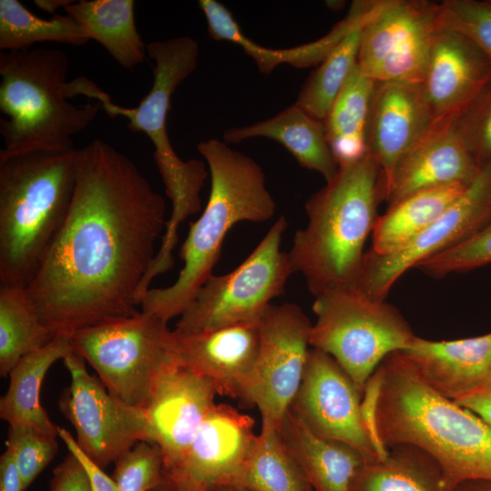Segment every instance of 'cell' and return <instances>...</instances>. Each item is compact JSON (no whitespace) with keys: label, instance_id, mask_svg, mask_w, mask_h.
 <instances>
[{"label":"cell","instance_id":"6da1fadb","mask_svg":"<svg viewBox=\"0 0 491 491\" xmlns=\"http://www.w3.org/2000/svg\"><path fill=\"white\" fill-rule=\"evenodd\" d=\"M165 216L163 196L129 157L101 139L77 148L68 214L25 287L42 324L71 335L137 314Z\"/></svg>","mask_w":491,"mask_h":491},{"label":"cell","instance_id":"7a4b0ae2","mask_svg":"<svg viewBox=\"0 0 491 491\" xmlns=\"http://www.w3.org/2000/svg\"><path fill=\"white\" fill-rule=\"evenodd\" d=\"M378 369L377 426L385 446H411L440 467L452 491L466 480L491 481V426L431 388L401 351Z\"/></svg>","mask_w":491,"mask_h":491},{"label":"cell","instance_id":"3957f363","mask_svg":"<svg viewBox=\"0 0 491 491\" xmlns=\"http://www.w3.org/2000/svg\"><path fill=\"white\" fill-rule=\"evenodd\" d=\"M207 163L211 189L200 217L190 224L179 256L184 262L169 286L149 288L142 311L167 323L181 316L213 275L227 232L238 222L262 223L276 213L261 166L224 141L209 138L197 145Z\"/></svg>","mask_w":491,"mask_h":491},{"label":"cell","instance_id":"277c9868","mask_svg":"<svg viewBox=\"0 0 491 491\" xmlns=\"http://www.w3.org/2000/svg\"><path fill=\"white\" fill-rule=\"evenodd\" d=\"M381 199V172L368 154L339 166L307 199V225L296 231L287 256L293 273L305 276L315 297L356 286Z\"/></svg>","mask_w":491,"mask_h":491},{"label":"cell","instance_id":"5b68a950","mask_svg":"<svg viewBox=\"0 0 491 491\" xmlns=\"http://www.w3.org/2000/svg\"><path fill=\"white\" fill-rule=\"evenodd\" d=\"M77 148L0 153V281L26 287L68 214Z\"/></svg>","mask_w":491,"mask_h":491},{"label":"cell","instance_id":"8992f818","mask_svg":"<svg viewBox=\"0 0 491 491\" xmlns=\"http://www.w3.org/2000/svg\"><path fill=\"white\" fill-rule=\"evenodd\" d=\"M69 58L59 48L0 53L1 154L64 152L75 148L74 136L103 110L100 103L68 101Z\"/></svg>","mask_w":491,"mask_h":491},{"label":"cell","instance_id":"52a82bcc","mask_svg":"<svg viewBox=\"0 0 491 491\" xmlns=\"http://www.w3.org/2000/svg\"><path fill=\"white\" fill-rule=\"evenodd\" d=\"M146 53L154 60V81L150 91L135 107L115 104L111 96L94 82L80 76L67 83L66 95L94 98L111 117L128 120L127 127L147 135L154 145V159L172 204L166 222L170 234L179 225L201 210L200 192L208 176L205 163L198 159L182 160L175 152L166 129V116L173 93L196 68L199 48L189 36L152 41Z\"/></svg>","mask_w":491,"mask_h":491},{"label":"cell","instance_id":"ba28073f","mask_svg":"<svg viewBox=\"0 0 491 491\" xmlns=\"http://www.w3.org/2000/svg\"><path fill=\"white\" fill-rule=\"evenodd\" d=\"M313 312L310 346L332 356L361 394L385 358L416 336L397 309L356 286L318 295Z\"/></svg>","mask_w":491,"mask_h":491},{"label":"cell","instance_id":"9c48e42d","mask_svg":"<svg viewBox=\"0 0 491 491\" xmlns=\"http://www.w3.org/2000/svg\"><path fill=\"white\" fill-rule=\"evenodd\" d=\"M286 226V217L279 216L237 267L225 275H212L180 316L175 330L195 334L259 323L293 274L287 253L281 250Z\"/></svg>","mask_w":491,"mask_h":491},{"label":"cell","instance_id":"30bf717a","mask_svg":"<svg viewBox=\"0 0 491 491\" xmlns=\"http://www.w3.org/2000/svg\"><path fill=\"white\" fill-rule=\"evenodd\" d=\"M167 330V323L141 311L105 319L70 336L75 353L94 368L106 389L144 409L169 358L164 344Z\"/></svg>","mask_w":491,"mask_h":491},{"label":"cell","instance_id":"8fae6325","mask_svg":"<svg viewBox=\"0 0 491 491\" xmlns=\"http://www.w3.org/2000/svg\"><path fill=\"white\" fill-rule=\"evenodd\" d=\"M438 4L386 0L362 30L358 65L376 82L422 83L435 35Z\"/></svg>","mask_w":491,"mask_h":491},{"label":"cell","instance_id":"7c38bea8","mask_svg":"<svg viewBox=\"0 0 491 491\" xmlns=\"http://www.w3.org/2000/svg\"><path fill=\"white\" fill-rule=\"evenodd\" d=\"M259 349L245 399L279 429L307 364L312 324L294 303L270 305L258 324Z\"/></svg>","mask_w":491,"mask_h":491},{"label":"cell","instance_id":"4fadbf2b","mask_svg":"<svg viewBox=\"0 0 491 491\" xmlns=\"http://www.w3.org/2000/svg\"><path fill=\"white\" fill-rule=\"evenodd\" d=\"M71 377L59 406L76 433L83 451L102 468L140 441L148 442L144 410L113 396L91 376L75 351L63 359Z\"/></svg>","mask_w":491,"mask_h":491},{"label":"cell","instance_id":"5bb4252c","mask_svg":"<svg viewBox=\"0 0 491 491\" xmlns=\"http://www.w3.org/2000/svg\"><path fill=\"white\" fill-rule=\"evenodd\" d=\"M491 220V165L449 208L399 249L383 256L366 252L356 286L375 299L385 300L409 269L467 238Z\"/></svg>","mask_w":491,"mask_h":491},{"label":"cell","instance_id":"9a60e30c","mask_svg":"<svg viewBox=\"0 0 491 491\" xmlns=\"http://www.w3.org/2000/svg\"><path fill=\"white\" fill-rule=\"evenodd\" d=\"M361 396L332 356L312 348L290 406L316 435L349 445L367 460H377L362 423Z\"/></svg>","mask_w":491,"mask_h":491},{"label":"cell","instance_id":"2e32d148","mask_svg":"<svg viewBox=\"0 0 491 491\" xmlns=\"http://www.w3.org/2000/svg\"><path fill=\"white\" fill-rule=\"evenodd\" d=\"M216 395L208 379L169 356L143 409L148 442L160 449L165 472L184 456Z\"/></svg>","mask_w":491,"mask_h":491},{"label":"cell","instance_id":"e0dca14e","mask_svg":"<svg viewBox=\"0 0 491 491\" xmlns=\"http://www.w3.org/2000/svg\"><path fill=\"white\" fill-rule=\"evenodd\" d=\"M254 419L227 404H215L178 463L165 475L212 491L235 485L255 446Z\"/></svg>","mask_w":491,"mask_h":491},{"label":"cell","instance_id":"ac0fdd59","mask_svg":"<svg viewBox=\"0 0 491 491\" xmlns=\"http://www.w3.org/2000/svg\"><path fill=\"white\" fill-rule=\"evenodd\" d=\"M436 117L422 83L376 82L366 129L367 154L381 172L382 199L407 153L428 132Z\"/></svg>","mask_w":491,"mask_h":491},{"label":"cell","instance_id":"d6986e66","mask_svg":"<svg viewBox=\"0 0 491 491\" xmlns=\"http://www.w3.org/2000/svg\"><path fill=\"white\" fill-rule=\"evenodd\" d=\"M258 324L195 334L168 329L164 344L174 360L208 379L217 395L245 402L259 349Z\"/></svg>","mask_w":491,"mask_h":491},{"label":"cell","instance_id":"ffe728a7","mask_svg":"<svg viewBox=\"0 0 491 491\" xmlns=\"http://www.w3.org/2000/svg\"><path fill=\"white\" fill-rule=\"evenodd\" d=\"M482 167L459 131L456 115L436 119L424 137L398 165L385 200L449 184H471Z\"/></svg>","mask_w":491,"mask_h":491},{"label":"cell","instance_id":"44dd1931","mask_svg":"<svg viewBox=\"0 0 491 491\" xmlns=\"http://www.w3.org/2000/svg\"><path fill=\"white\" fill-rule=\"evenodd\" d=\"M491 81V62L468 37L440 26L422 82L436 118L462 111Z\"/></svg>","mask_w":491,"mask_h":491},{"label":"cell","instance_id":"7402d4cb","mask_svg":"<svg viewBox=\"0 0 491 491\" xmlns=\"http://www.w3.org/2000/svg\"><path fill=\"white\" fill-rule=\"evenodd\" d=\"M401 352L431 388L456 401L483 386L491 367V332L449 341L415 336Z\"/></svg>","mask_w":491,"mask_h":491},{"label":"cell","instance_id":"603a6c76","mask_svg":"<svg viewBox=\"0 0 491 491\" xmlns=\"http://www.w3.org/2000/svg\"><path fill=\"white\" fill-rule=\"evenodd\" d=\"M279 433L313 491H351L357 472L369 461L349 445L316 435L291 406Z\"/></svg>","mask_w":491,"mask_h":491},{"label":"cell","instance_id":"cb8c5ba5","mask_svg":"<svg viewBox=\"0 0 491 491\" xmlns=\"http://www.w3.org/2000/svg\"><path fill=\"white\" fill-rule=\"evenodd\" d=\"M255 137L279 143L301 166L319 173L326 183L338 172L323 121L314 118L296 103L271 118L226 129L223 141L237 144Z\"/></svg>","mask_w":491,"mask_h":491},{"label":"cell","instance_id":"d4e9b609","mask_svg":"<svg viewBox=\"0 0 491 491\" xmlns=\"http://www.w3.org/2000/svg\"><path fill=\"white\" fill-rule=\"evenodd\" d=\"M74 352L70 335H57L44 347L23 356L9 373V386L0 399V416L9 424L30 426L58 437L59 427L49 418L41 400V387L51 366Z\"/></svg>","mask_w":491,"mask_h":491},{"label":"cell","instance_id":"484cf974","mask_svg":"<svg viewBox=\"0 0 491 491\" xmlns=\"http://www.w3.org/2000/svg\"><path fill=\"white\" fill-rule=\"evenodd\" d=\"M133 0H81L65 11L89 40L98 42L125 69L134 70L145 59L146 45L135 22Z\"/></svg>","mask_w":491,"mask_h":491},{"label":"cell","instance_id":"4316f807","mask_svg":"<svg viewBox=\"0 0 491 491\" xmlns=\"http://www.w3.org/2000/svg\"><path fill=\"white\" fill-rule=\"evenodd\" d=\"M467 185L455 183L425 188L390 204L376 219L369 252L383 256L407 244L438 219Z\"/></svg>","mask_w":491,"mask_h":491},{"label":"cell","instance_id":"83f0119b","mask_svg":"<svg viewBox=\"0 0 491 491\" xmlns=\"http://www.w3.org/2000/svg\"><path fill=\"white\" fill-rule=\"evenodd\" d=\"M376 83L357 64L323 120L330 149L339 166L367 155L366 129Z\"/></svg>","mask_w":491,"mask_h":491},{"label":"cell","instance_id":"f1b7e54d","mask_svg":"<svg viewBox=\"0 0 491 491\" xmlns=\"http://www.w3.org/2000/svg\"><path fill=\"white\" fill-rule=\"evenodd\" d=\"M199 7L205 15L210 37L240 45L256 61L259 71L266 75L283 63L297 68L319 65L343 39L342 33L333 28L322 38L301 46L282 50L266 48L247 38L232 13L218 1L200 0Z\"/></svg>","mask_w":491,"mask_h":491},{"label":"cell","instance_id":"f546056e","mask_svg":"<svg viewBox=\"0 0 491 491\" xmlns=\"http://www.w3.org/2000/svg\"><path fill=\"white\" fill-rule=\"evenodd\" d=\"M383 460L366 461L351 491H451L438 465L424 451L396 446Z\"/></svg>","mask_w":491,"mask_h":491},{"label":"cell","instance_id":"4dcf8cb0","mask_svg":"<svg viewBox=\"0 0 491 491\" xmlns=\"http://www.w3.org/2000/svg\"><path fill=\"white\" fill-rule=\"evenodd\" d=\"M54 336L40 321L25 287H0V376L6 377L25 355L46 346Z\"/></svg>","mask_w":491,"mask_h":491},{"label":"cell","instance_id":"1f68e13d","mask_svg":"<svg viewBox=\"0 0 491 491\" xmlns=\"http://www.w3.org/2000/svg\"><path fill=\"white\" fill-rule=\"evenodd\" d=\"M233 486L253 491H313L286 449L279 429L266 423H262L251 456Z\"/></svg>","mask_w":491,"mask_h":491},{"label":"cell","instance_id":"d6a6232c","mask_svg":"<svg viewBox=\"0 0 491 491\" xmlns=\"http://www.w3.org/2000/svg\"><path fill=\"white\" fill-rule=\"evenodd\" d=\"M89 38L69 15L41 18L18 0H0V50L21 51L35 43L55 42L83 45Z\"/></svg>","mask_w":491,"mask_h":491},{"label":"cell","instance_id":"836d02e7","mask_svg":"<svg viewBox=\"0 0 491 491\" xmlns=\"http://www.w3.org/2000/svg\"><path fill=\"white\" fill-rule=\"evenodd\" d=\"M349 33L318 65L302 85L296 102L316 119L323 121L358 64L362 30Z\"/></svg>","mask_w":491,"mask_h":491},{"label":"cell","instance_id":"e575fe53","mask_svg":"<svg viewBox=\"0 0 491 491\" xmlns=\"http://www.w3.org/2000/svg\"><path fill=\"white\" fill-rule=\"evenodd\" d=\"M5 446L13 453L20 472L23 491L48 466L58 450L56 437L23 424H9Z\"/></svg>","mask_w":491,"mask_h":491},{"label":"cell","instance_id":"d590c367","mask_svg":"<svg viewBox=\"0 0 491 491\" xmlns=\"http://www.w3.org/2000/svg\"><path fill=\"white\" fill-rule=\"evenodd\" d=\"M491 264V220L458 244L420 262L416 268L443 277Z\"/></svg>","mask_w":491,"mask_h":491},{"label":"cell","instance_id":"8d00e7d4","mask_svg":"<svg viewBox=\"0 0 491 491\" xmlns=\"http://www.w3.org/2000/svg\"><path fill=\"white\" fill-rule=\"evenodd\" d=\"M438 9L440 26L468 37L491 62V0H446Z\"/></svg>","mask_w":491,"mask_h":491},{"label":"cell","instance_id":"74e56055","mask_svg":"<svg viewBox=\"0 0 491 491\" xmlns=\"http://www.w3.org/2000/svg\"><path fill=\"white\" fill-rule=\"evenodd\" d=\"M165 476L160 449L147 441H140L115 462L113 478L117 491H148Z\"/></svg>","mask_w":491,"mask_h":491},{"label":"cell","instance_id":"f35d334b","mask_svg":"<svg viewBox=\"0 0 491 491\" xmlns=\"http://www.w3.org/2000/svg\"><path fill=\"white\" fill-rule=\"evenodd\" d=\"M456 120L478 165H491V81L456 115Z\"/></svg>","mask_w":491,"mask_h":491},{"label":"cell","instance_id":"ab89813d","mask_svg":"<svg viewBox=\"0 0 491 491\" xmlns=\"http://www.w3.org/2000/svg\"><path fill=\"white\" fill-rule=\"evenodd\" d=\"M381 374L377 367L367 380L361 396V419L377 460L385 459L389 449L381 439L377 426V406L381 390Z\"/></svg>","mask_w":491,"mask_h":491},{"label":"cell","instance_id":"60d3db41","mask_svg":"<svg viewBox=\"0 0 491 491\" xmlns=\"http://www.w3.org/2000/svg\"><path fill=\"white\" fill-rule=\"evenodd\" d=\"M58 437L81 465L92 491H117L115 479L107 476L103 468L83 451L69 431L59 427Z\"/></svg>","mask_w":491,"mask_h":491},{"label":"cell","instance_id":"b9f144b4","mask_svg":"<svg viewBox=\"0 0 491 491\" xmlns=\"http://www.w3.org/2000/svg\"><path fill=\"white\" fill-rule=\"evenodd\" d=\"M48 491H92L84 469L71 453L54 469Z\"/></svg>","mask_w":491,"mask_h":491},{"label":"cell","instance_id":"7bdbcfd3","mask_svg":"<svg viewBox=\"0 0 491 491\" xmlns=\"http://www.w3.org/2000/svg\"><path fill=\"white\" fill-rule=\"evenodd\" d=\"M0 491H23V482L13 453L6 447L0 457Z\"/></svg>","mask_w":491,"mask_h":491},{"label":"cell","instance_id":"ee69618b","mask_svg":"<svg viewBox=\"0 0 491 491\" xmlns=\"http://www.w3.org/2000/svg\"><path fill=\"white\" fill-rule=\"evenodd\" d=\"M455 402L477 415L491 426V390L480 388Z\"/></svg>","mask_w":491,"mask_h":491},{"label":"cell","instance_id":"f6af8a7d","mask_svg":"<svg viewBox=\"0 0 491 491\" xmlns=\"http://www.w3.org/2000/svg\"><path fill=\"white\" fill-rule=\"evenodd\" d=\"M148 491H210L165 474L163 480Z\"/></svg>","mask_w":491,"mask_h":491},{"label":"cell","instance_id":"bcb514c9","mask_svg":"<svg viewBox=\"0 0 491 491\" xmlns=\"http://www.w3.org/2000/svg\"><path fill=\"white\" fill-rule=\"evenodd\" d=\"M452 491H491V481L466 480L456 485Z\"/></svg>","mask_w":491,"mask_h":491},{"label":"cell","instance_id":"7dc6e473","mask_svg":"<svg viewBox=\"0 0 491 491\" xmlns=\"http://www.w3.org/2000/svg\"><path fill=\"white\" fill-rule=\"evenodd\" d=\"M71 0H35V4L45 12L55 14L58 8L64 9L73 3Z\"/></svg>","mask_w":491,"mask_h":491},{"label":"cell","instance_id":"c3c4849f","mask_svg":"<svg viewBox=\"0 0 491 491\" xmlns=\"http://www.w3.org/2000/svg\"><path fill=\"white\" fill-rule=\"evenodd\" d=\"M212 491H253L248 488L240 486H224L217 487L215 489H213Z\"/></svg>","mask_w":491,"mask_h":491},{"label":"cell","instance_id":"681fc988","mask_svg":"<svg viewBox=\"0 0 491 491\" xmlns=\"http://www.w3.org/2000/svg\"><path fill=\"white\" fill-rule=\"evenodd\" d=\"M481 388L491 390V367L489 369L486 381Z\"/></svg>","mask_w":491,"mask_h":491}]
</instances>
